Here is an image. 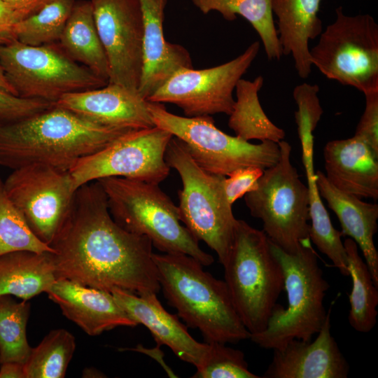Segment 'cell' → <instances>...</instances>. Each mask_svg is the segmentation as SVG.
<instances>
[{"label": "cell", "mask_w": 378, "mask_h": 378, "mask_svg": "<svg viewBox=\"0 0 378 378\" xmlns=\"http://www.w3.org/2000/svg\"><path fill=\"white\" fill-rule=\"evenodd\" d=\"M202 365L196 368L194 378H259L249 371L243 351L211 342Z\"/></svg>", "instance_id": "836d02e7"}, {"label": "cell", "mask_w": 378, "mask_h": 378, "mask_svg": "<svg viewBox=\"0 0 378 378\" xmlns=\"http://www.w3.org/2000/svg\"><path fill=\"white\" fill-rule=\"evenodd\" d=\"M148 107L155 126L182 141L195 163L208 173L227 176L243 167L265 170L279 159L278 143L255 144L230 136L215 125L211 115L183 117L169 112L162 104L150 102Z\"/></svg>", "instance_id": "9c48e42d"}, {"label": "cell", "mask_w": 378, "mask_h": 378, "mask_svg": "<svg viewBox=\"0 0 378 378\" xmlns=\"http://www.w3.org/2000/svg\"><path fill=\"white\" fill-rule=\"evenodd\" d=\"M321 197L337 216L343 236H349L361 250L374 285L378 288V252L374 243L377 231L378 205L344 193L327 180L325 174H315Z\"/></svg>", "instance_id": "7402d4cb"}, {"label": "cell", "mask_w": 378, "mask_h": 378, "mask_svg": "<svg viewBox=\"0 0 378 378\" xmlns=\"http://www.w3.org/2000/svg\"><path fill=\"white\" fill-rule=\"evenodd\" d=\"M16 10L22 17L33 13L51 0H2Z\"/></svg>", "instance_id": "ab89813d"}, {"label": "cell", "mask_w": 378, "mask_h": 378, "mask_svg": "<svg viewBox=\"0 0 378 378\" xmlns=\"http://www.w3.org/2000/svg\"><path fill=\"white\" fill-rule=\"evenodd\" d=\"M327 180L337 190L360 199H378V155L354 136L328 141L323 149Z\"/></svg>", "instance_id": "44dd1931"}, {"label": "cell", "mask_w": 378, "mask_h": 378, "mask_svg": "<svg viewBox=\"0 0 378 378\" xmlns=\"http://www.w3.org/2000/svg\"><path fill=\"white\" fill-rule=\"evenodd\" d=\"M167 0H139L143 17V66L139 94L145 99L174 73L192 68L189 52L164 38V10Z\"/></svg>", "instance_id": "ffe728a7"}, {"label": "cell", "mask_w": 378, "mask_h": 378, "mask_svg": "<svg viewBox=\"0 0 378 378\" xmlns=\"http://www.w3.org/2000/svg\"><path fill=\"white\" fill-rule=\"evenodd\" d=\"M160 289L188 326L197 328L206 342L235 344L248 339L224 281L183 253H153Z\"/></svg>", "instance_id": "3957f363"}, {"label": "cell", "mask_w": 378, "mask_h": 378, "mask_svg": "<svg viewBox=\"0 0 378 378\" xmlns=\"http://www.w3.org/2000/svg\"><path fill=\"white\" fill-rule=\"evenodd\" d=\"M0 378H26L24 364L18 362L0 364Z\"/></svg>", "instance_id": "60d3db41"}, {"label": "cell", "mask_w": 378, "mask_h": 378, "mask_svg": "<svg viewBox=\"0 0 378 378\" xmlns=\"http://www.w3.org/2000/svg\"><path fill=\"white\" fill-rule=\"evenodd\" d=\"M111 294L137 325L146 326L158 346L167 345L181 360L199 368L209 349L208 342L195 340L176 315L168 312L152 292L136 294L113 288Z\"/></svg>", "instance_id": "ac0fdd59"}, {"label": "cell", "mask_w": 378, "mask_h": 378, "mask_svg": "<svg viewBox=\"0 0 378 378\" xmlns=\"http://www.w3.org/2000/svg\"><path fill=\"white\" fill-rule=\"evenodd\" d=\"M204 14L217 11L228 21L237 15L245 18L258 34L270 60H279L283 55L277 29L274 25L272 0H192Z\"/></svg>", "instance_id": "4316f807"}, {"label": "cell", "mask_w": 378, "mask_h": 378, "mask_svg": "<svg viewBox=\"0 0 378 378\" xmlns=\"http://www.w3.org/2000/svg\"><path fill=\"white\" fill-rule=\"evenodd\" d=\"M109 68L108 83L138 92L143 66L139 0H90Z\"/></svg>", "instance_id": "9a60e30c"}, {"label": "cell", "mask_w": 378, "mask_h": 378, "mask_svg": "<svg viewBox=\"0 0 378 378\" xmlns=\"http://www.w3.org/2000/svg\"><path fill=\"white\" fill-rule=\"evenodd\" d=\"M223 266L224 281L244 326L251 334L264 330L284 290L282 267L265 233L237 219Z\"/></svg>", "instance_id": "5b68a950"}, {"label": "cell", "mask_w": 378, "mask_h": 378, "mask_svg": "<svg viewBox=\"0 0 378 378\" xmlns=\"http://www.w3.org/2000/svg\"><path fill=\"white\" fill-rule=\"evenodd\" d=\"M0 64L18 96L52 104L64 94L108 83L69 57L58 42L34 46L13 40L0 45Z\"/></svg>", "instance_id": "8fae6325"}, {"label": "cell", "mask_w": 378, "mask_h": 378, "mask_svg": "<svg viewBox=\"0 0 378 378\" xmlns=\"http://www.w3.org/2000/svg\"><path fill=\"white\" fill-rule=\"evenodd\" d=\"M18 251L54 252L50 246L41 241L31 231L8 196L0 178V255Z\"/></svg>", "instance_id": "d6a6232c"}, {"label": "cell", "mask_w": 378, "mask_h": 378, "mask_svg": "<svg viewBox=\"0 0 378 378\" xmlns=\"http://www.w3.org/2000/svg\"><path fill=\"white\" fill-rule=\"evenodd\" d=\"M364 95L365 106L354 136L363 140L378 155V92Z\"/></svg>", "instance_id": "74e56055"}, {"label": "cell", "mask_w": 378, "mask_h": 378, "mask_svg": "<svg viewBox=\"0 0 378 378\" xmlns=\"http://www.w3.org/2000/svg\"><path fill=\"white\" fill-rule=\"evenodd\" d=\"M0 88L6 90L7 92L10 93L17 95L13 88L8 82L1 64H0Z\"/></svg>", "instance_id": "b9f144b4"}, {"label": "cell", "mask_w": 378, "mask_h": 378, "mask_svg": "<svg viewBox=\"0 0 378 378\" xmlns=\"http://www.w3.org/2000/svg\"><path fill=\"white\" fill-rule=\"evenodd\" d=\"M13 297L0 295V364H24L32 348L27 337L30 303L23 300L18 302Z\"/></svg>", "instance_id": "4dcf8cb0"}, {"label": "cell", "mask_w": 378, "mask_h": 378, "mask_svg": "<svg viewBox=\"0 0 378 378\" xmlns=\"http://www.w3.org/2000/svg\"><path fill=\"white\" fill-rule=\"evenodd\" d=\"M335 20L309 49L312 66L326 78L364 94L378 92V24L370 14L348 15L335 9Z\"/></svg>", "instance_id": "30bf717a"}, {"label": "cell", "mask_w": 378, "mask_h": 378, "mask_svg": "<svg viewBox=\"0 0 378 378\" xmlns=\"http://www.w3.org/2000/svg\"><path fill=\"white\" fill-rule=\"evenodd\" d=\"M330 306L312 342L293 340L274 349L264 378H346L349 365L331 334Z\"/></svg>", "instance_id": "2e32d148"}, {"label": "cell", "mask_w": 378, "mask_h": 378, "mask_svg": "<svg viewBox=\"0 0 378 378\" xmlns=\"http://www.w3.org/2000/svg\"><path fill=\"white\" fill-rule=\"evenodd\" d=\"M172 136L157 126L130 130L77 162L69 171L75 187L113 176L159 184L169 174L164 154Z\"/></svg>", "instance_id": "7c38bea8"}, {"label": "cell", "mask_w": 378, "mask_h": 378, "mask_svg": "<svg viewBox=\"0 0 378 378\" xmlns=\"http://www.w3.org/2000/svg\"><path fill=\"white\" fill-rule=\"evenodd\" d=\"M260 42L251 43L233 59L204 69H182L169 77L147 101L170 103L181 108L186 117L230 115L233 92L242 76L258 55Z\"/></svg>", "instance_id": "4fadbf2b"}, {"label": "cell", "mask_w": 378, "mask_h": 378, "mask_svg": "<svg viewBox=\"0 0 378 378\" xmlns=\"http://www.w3.org/2000/svg\"><path fill=\"white\" fill-rule=\"evenodd\" d=\"M164 160L181 179L178 208L182 223L198 241L216 252L223 265L232 246L237 220L225 192V176L201 169L182 141L174 136L167 146Z\"/></svg>", "instance_id": "52a82bcc"}, {"label": "cell", "mask_w": 378, "mask_h": 378, "mask_svg": "<svg viewBox=\"0 0 378 378\" xmlns=\"http://www.w3.org/2000/svg\"><path fill=\"white\" fill-rule=\"evenodd\" d=\"M46 293L64 316L90 336L119 326H137L108 291L57 279Z\"/></svg>", "instance_id": "d6986e66"}, {"label": "cell", "mask_w": 378, "mask_h": 378, "mask_svg": "<svg viewBox=\"0 0 378 378\" xmlns=\"http://www.w3.org/2000/svg\"><path fill=\"white\" fill-rule=\"evenodd\" d=\"M309 190V239L343 276H349L342 232L336 230L321 200L316 183L314 155H302Z\"/></svg>", "instance_id": "83f0119b"}, {"label": "cell", "mask_w": 378, "mask_h": 378, "mask_svg": "<svg viewBox=\"0 0 378 378\" xmlns=\"http://www.w3.org/2000/svg\"><path fill=\"white\" fill-rule=\"evenodd\" d=\"M321 1L272 0L283 55L292 56L295 70L302 78H308L312 71L309 43L323 31L318 15Z\"/></svg>", "instance_id": "603a6c76"}, {"label": "cell", "mask_w": 378, "mask_h": 378, "mask_svg": "<svg viewBox=\"0 0 378 378\" xmlns=\"http://www.w3.org/2000/svg\"><path fill=\"white\" fill-rule=\"evenodd\" d=\"M20 20L22 17L16 10L0 0V45L15 40L14 28Z\"/></svg>", "instance_id": "f35d334b"}, {"label": "cell", "mask_w": 378, "mask_h": 378, "mask_svg": "<svg viewBox=\"0 0 378 378\" xmlns=\"http://www.w3.org/2000/svg\"><path fill=\"white\" fill-rule=\"evenodd\" d=\"M52 253L18 251L0 255V295L29 300L57 279Z\"/></svg>", "instance_id": "cb8c5ba5"}, {"label": "cell", "mask_w": 378, "mask_h": 378, "mask_svg": "<svg viewBox=\"0 0 378 378\" xmlns=\"http://www.w3.org/2000/svg\"><path fill=\"white\" fill-rule=\"evenodd\" d=\"M75 337L67 330H52L24 363L26 378H64L76 350Z\"/></svg>", "instance_id": "f546056e"}, {"label": "cell", "mask_w": 378, "mask_h": 378, "mask_svg": "<svg viewBox=\"0 0 378 378\" xmlns=\"http://www.w3.org/2000/svg\"><path fill=\"white\" fill-rule=\"evenodd\" d=\"M347 255L349 276L352 287L349 300L350 304L348 320L357 332H370L377 323L378 290L365 261L358 253V246L351 238L344 241Z\"/></svg>", "instance_id": "f1b7e54d"}, {"label": "cell", "mask_w": 378, "mask_h": 378, "mask_svg": "<svg viewBox=\"0 0 378 378\" xmlns=\"http://www.w3.org/2000/svg\"><path fill=\"white\" fill-rule=\"evenodd\" d=\"M316 84L303 83L295 87L293 96L298 109L295 113L298 134L302 150L314 149V135L323 110L318 96Z\"/></svg>", "instance_id": "e575fe53"}, {"label": "cell", "mask_w": 378, "mask_h": 378, "mask_svg": "<svg viewBox=\"0 0 378 378\" xmlns=\"http://www.w3.org/2000/svg\"><path fill=\"white\" fill-rule=\"evenodd\" d=\"M279 157L263 171L255 190L244 195L251 215L260 219L268 239L295 253L309 244V190L291 163L288 142L278 143Z\"/></svg>", "instance_id": "ba28073f"}, {"label": "cell", "mask_w": 378, "mask_h": 378, "mask_svg": "<svg viewBox=\"0 0 378 378\" xmlns=\"http://www.w3.org/2000/svg\"><path fill=\"white\" fill-rule=\"evenodd\" d=\"M271 250L282 267L285 309L276 304L265 329L249 339L265 349H281L293 340L309 342L323 326L327 312L323 301L330 288L310 244L295 253L285 252L270 239Z\"/></svg>", "instance_id": "8992f818"}, {"label": "cell", "mask_w": 378, "mask_h": 378, "mask_svg": "<svg viewBox=\"0 0 378 378\" xmlns=\"http://www.w3.org/2000/svg\"><path fill=\"white\" fill-rule=\"evenodd\" d=\"M52 105L42 99L21 97L0 88V123L27 118Z\"/></svg>", "instance_id": "d590c367"}, {"label": "cell", "mask_w": 378, "mask_h": 378, "mask_svg": "<svg viewBox=\"0 0 378 378\" xmlns=\"http://www.w3.org/2000/svg\"><path fill=\"white\" fill-rule=\"evenodd\" d=\"M264 83L262 76L253 80L241 78L235 86L236 99L229 115L228 126L235 136L249 141L252 139L279 143L285 131L267 117L259 101L258 92Z\"/></svg>", "instance_id": "484cf974"}, {"label": "cell", "mask_w": 378, "mask_h": 378, "mask_svg": "<svg viewBox=\"0 0 378 378\" xmlns=\"http://www.w3.org/2000/svg\"><path fill=\"white\" fill-rule=\"evenodd\" d=\"M58 43L73 60L108 83V60L97 29L91 1H75Z\"/></svg>", "instance_id": "d4e9b609"}, {"label": "cell", "mask_w": 378, "mask_h": 378, "mask_svg": "<svg viewBox=\"0 0 378 378\" xmlns=\"http://www.w3.org/2000/svg\"><path fill=\"white\" fill-rule=\"evenodd\" d=\"M263 171L259 167H247L237 169L227 176L224 189L229 202L232 205L238 199L255 190Z\"/></svg>", "instance_id": "8d00e7d4"}, {"label": "cell", "mask_w": 378, "mask_h": 378, "mask_svg": "<svg viewBox=\"0 0 378 378\" xmlns=\"http://www.w3.org/2000/svg\"><path fill=\"white\" fill-rule=\"evenodd\" d=\"M130 130L97 124L53 104L27 118L0 123V164L11 169L42 164L69 172Z\"/></svg>", "instance_id": "7a4b0ae2"}, {"label": "cell", "mask_w": 378, "mask_h": 378, "mask_svg": "<svg viewBox=\"0 0 378 378\" xmlns=\"http://www.w3.org/2000/svg\"><path fill=\"white\" fill-rule=\"evenodd\" d=\"M75 0H51L15 26V40L29 46L59 41Z\"/></svg>", "instance_id": "1f68e13d"}, {"label": "cell", "mask_w": 378, "mask_h": 378, "mask_svg": "<svg viewBox=\"0 0 378 378\" xmlns=\"http://www.w3.org/2000/svg\"><path fill=\"white\" fill-rule=\"evenodd\" d=\"M97 181L106 194L112 218L122 228L147 237L162 253L186 254L203 266L213 264V256L182 225L178 206L158 184L115 176Z\"/></svg>", "instance_id": "277c9868"}, {"label": "cell", "mask_w": 378, "mask_h": 378, "mask_svg": "<svg viewBox=\"0 0 378 378\" xmlns=\"http://www.w3.org/2000/svg\"><path fill=\"white\" fill-rule=\"evenodd\" d=\"M54 104L105 126L132 130L155 126L148 102L138 92L115 83L64 94Z\"/></svg>", "instance_id": "e0dca14e"}, {"label": "cell", "mask_w": 378, "mask_h": 378, "mask_svg": "<svg viewBox=\"0 0 378 378\" xmlns=\"http://www.w3.org/2000/svg\"><path fill=\"white\" fill-rule=\"evenodd\" d=\"M50 246L57 279L108 292L120 288L139 295L160 290L150 240L116 223L97 181L76 190Z\"/></svg>", "instance_id": "6da1fadb"}, {"label": "cell", "mask_w": 378, "mask_h": 378, "mask_svg": "<svg viewBox=\"0 0 378 378\" xmlns=\"http://www.w3.org/2000/svg\"><path fill=\"white\" fill-rule=\"evenodd\" d=\"M4 184L31 231L50 246L68 215L77 190L69 172L31 164L13 169Z\"/></svg>", "instance_id": "5bb4252c"}, {"label": "cell", "mask_w": 378, "mask_h": 378, "mask_svg": "<svg viewBox=\"0 0 378 378\" xmlns=\"http://www.w3.org/2000/svg\"><path fill=\"white\" fill-rule=\"evenodd\" d=\"M83 377H104V374L94 368H87L83 370Z\"/></svg>", "instance_id": "7bdbcfd3"}]
</instances>
